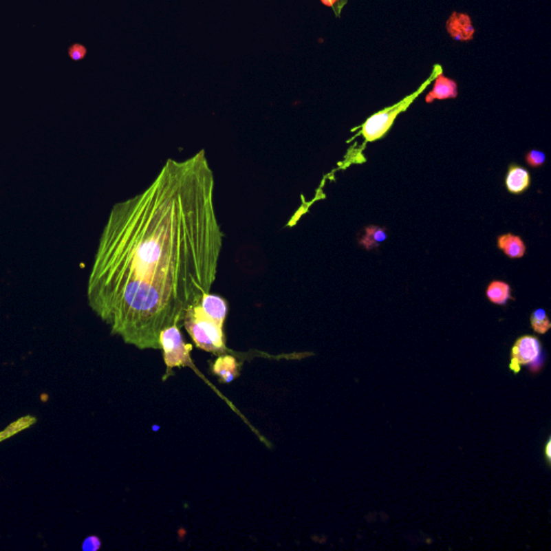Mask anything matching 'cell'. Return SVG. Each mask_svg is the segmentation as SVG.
<instances>
[{"mask_svg": "<svg viewBox=\"0 0 551 551\" xmlns=\"http://www.w3.org/2000/svg\"><path fill=\"white\" fill-rule=\"evenodd\" d=\"M215 179L205 150L169 158L142 192L116 203L87 281V302L112 335L161 350L186 308L211 292L223 247Z\"/></svg>", "mask_w": 551, "mask_h": 551, "instance_id": "6da1fadb", "label": "cell"}, {"mask_svg": "<svg viewBox=\"0 0 551 551\" xmlns=\"http://www.w3.org/2000/svg\"><path fill=\"white\" fill-rule=\"evenodd\" d=\"M224 322L204 310L198 299L184 312L182 327L198 349L219 356L228 352L225 345Z\"/></svg>", "mask_w": 551, "mask_h": 551, "instance_id": "7a4b0ae2", "label": "cell"}, {"mask_svg": "<svg viewBox=\"0 0 551 551\" xmlns=\"http://www.w3.org/2000/svg\"><path fill=\"white\" fill-rule=\"evenodd\" d=\"M442 66L440 64L434 65L432 72L429 76L428 79L423 82L422 85L415 89L411 94L407 95L405 98L400 102H396L393 106L387 107L380 111L376 112L373 116H369L366 120L365 123L362 125L361 135L365 139L366 142H374L386 136L387 133L390 131L393 125L394 121L400 114H403L406 110L413 104L415 99L418 98L419 95L422 94L426 87H430L431 83L434 81L438 74H442Z\"/></svg>", "mask_w": 551, "mask_h": 551, "instance_id": "3957f363", "label": "cell"}, {"mask_svg": "<svg viewBox=\"0 0 551 551\" xmlns=\"http://www.w3.org/2000/svg\"><path fill=\"white\" fill-rule=\"evenodd\" d=\"M160 346L163 352L164 362L166 365V374L164 380L171 376L175 367H186L192 365L190 352L193 346L186 344L183 339L180 327L175 324L166 327L160 334Z\"/></svg>", "mask_w": 551, "mask_h": 551, "instance_id": "277c9868", "label": "cell"}, {"mask_svg": "<svg viewBox=\"0 0 551 551\" xmlns=\"http://www.w3.org/2000/svg\"><path fill=\"white\" fill-rule=\"evenodd\" d=\"M541 344L537 337L524 335L517 339L512 349L509 369L515 374L521 371L522 366L530 365L537 361L541 354Z\"/></svg>", "mask_w": 551, "mask_h": 551, "instance_id": "5b68a950", "label": "cell"}, {"mask_svg": "<svg viewBox=\"0 0 551 551\" xmlns=\"http://www.w3.org/2000/svg\"><path fill=\"white\" fill-rule=\"evenodd\" d=\"M446 30L457 41H470L474 38L475 28L470 17L464 13L453 12L446 22Z\"/></svg>", "mask_w": 551, "mask_h": 551, "instance_id": "8992f818", "label": "cell"}, {"mask_svg": "<svg viewBox=\"0 0 551 551\" xmlns=\"http://www.w3.org/2000/svg\"><path fill=\"white\" fill-rule=\"evenodd\" d=\"M432 91L425 96V102L432 104L434 100L457 98V83L453 79L444 76V72L434 79Z\"/></svg>", "mask_w": 551, "mask_h": 551, "instance_id": "52a82bcc", "label": "cell"}, {"mask_svg": "<svg viewBox=\"0 0 551 551\" xmlns=\"http://www.w3.org/2000/svg\"><path fill=\"white\" fill-rule=\"evenodd\" d=\"M211 371L223 383H230L239 377L240 367L237 360L230 354L219 356L211 366Z\"/></svg>", "mask_w": 551, "mask_h": 551, "instance_id": "ba28073f", "label": "cell"}, {"mask_svg": "<svg viewBox=\"0 0 551 551\" xmlns=\"http://www.w3.org/2000/svg\"><path fill=\"white\" fill-rule=\"evenodd\" d=\"M530 173L527 169L520 166H510L508 173H507L506 183L507 190L512 194H520L527 190L530 186Z\"/></svg>", "mask_w": 551, "mask_h": 551, "instance_id": "9c48e42d", "label": "cell"}, {"mask_svg": "<svg viewBox=\"0 0 551 551\" xmlns=\"http://www.w3.org/2000/svg\"><path fill=\"white\" fill-rule=\"evenodd\" d=\"M497 247L510 259H520L526 255V244L519 236L504 234L497 238Z\"/></svg>", "mask_w": 551, "mask_h": 551, "instance_id": "30bf717a", "label": "cell"}, {"mask_svg": "<svg viewBox=\"0 0 551 551\" xmlns=\"http://www.w3.org/2000/svg\"><path fill=\"white\" fill-rule=\"evenodd\" d=\"M486 294L493 304L506 305L509 299H512V289L506 282L495 280L488 285Z\"/></svg>", "mask_w": 551, "mask_h": 551, "instance_id": "8fae6325", "label": "cell"}, {"mask_svg": "<svg viewBox=\"0 0 551 551\" xmlns=\"http://www.w3.org/2000/svg\"><path fill=\"white\" fill-rule=\"evenodd\" d=\"M387 230L385 228L369 225L365 228V234L360 239V245L363 246L366 250L376 249L381 243L387 239Z\"/></svg>", "mask_w": 551, "mask_h": 551, "instance_id": "7c38bea8", "label": "cell"}, {"mask_svg": "<svg viewBox=\"0 0 551 551\" xmlns=\"http://www.w3.org/2000/svg\"><path fill=\"white\" fill-rule=\"evenodd\" d=\"M35 423L36 418L35 417H32V415H26V417H22L19 420L14 421L9 426H7L5 430L0 432V442L8 440V438L12 437L15 434L22 432L25 429L30 428Z\"/></svg>", "mask_w": 551, "mask_h": 551, "instance_id": "4fadbf2b", "label": "cell"}, {"mask_svg": "<svg viewBox=\"0 0 551 551\" xmlns=\"http://www.w3.org/2000/svg\"><path fill=\"white\" fill-rule=\"evenodd\" d=\"M531 327L539 334H546L550 329L551 323L544 309H537L531 314Z\"/></svg>", "mask_w": 551, "mask_h": 551, "instance_id": "5bb4252c", "label": "cell"}, {"mask_svg": "<svg viewBox=\"0 0 551 551\" xmlns=\"http://www.w3.org/2000/svg\"><path fill=\"white\" fill-rule=\"evenodd\" d=\"M528 164L534 169H539L541 166L544 165L546 162V154L539 150H531L529 153L526 156Z\"/></svg>", "mask_w": 551, "mask_h": 551, "instance_id": "9a60e30c", "label": "cell"}, {"mask_svg": "<svg viewBox=\"0 0 551 551\" xmlns=\"http://www.w3.org/2000/svg\"><path fill=\"white\" fill-rule=\"evenodd\" d=\"M87 47L85 45H80V43H74L68 49V55L74 62L83 60L85 55H87Z\"/></svg>", "mask_w": 551, "mask_h": 551, "instance_id": "2e32d148", "label": "cell"}, {"mask_svg": "<svg viewBox=\"0 0 551 551\" xmlns=\"http://www.w3.org/2000/svg\"><path fill=\"white\" fill-rule=\"evenodd\" d=\"M102 547V541L95 535L87 537L82 544V549L85 551H96Z\"/></svg>", "mask_w": 551, "mask_h": 551, "instance_id": "e0dca14e", "label": "cell"}, {"mask_svg": "<svg viewBox=\"0 0 551 551\" xmlns=\"http://www.w3.org/2000/svg\"><path fill=\"white\" fill-rule=\"evenodd\" d=\"M322 3H323L324 5L333 8L337 17H339L341 10H343V8L347 5V0H322Z\"/></svg>", "mask_w": 551, "mask_h": 551, "instance_id": "ac0fdd59", "label": "cell"}, {"mask_svg": "<svg viewBox=\"0 0 551 551\" xmlns=\"http://www.w3.org/2000/svg\"><path fill=\"white\" fill-rule=\"evenodd\" d=\"M551 438H549L548 442H547L546 446H545V455H546V460L547 462H551Z\"/></svg>", "mask_w": 551, "mask_h": 551, "instance_id": "d6986e66", "label": "cell"}]
</instances>
